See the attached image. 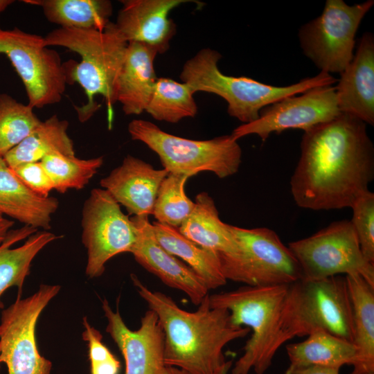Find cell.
I'll return each mask as SVG.
<instances>
[{
    "instance_id": "ffe728a7",
    "label": "cell",
    "mask_w": 374,
    "mask_h": 374,
    "mask_svg": "<svg viewBox=\"0 0 374 374\" xmlns=\"http://www.w3.org/2000/svg\"><path fill=\"white\" fill-rule=\"evenodd\" d=\"M157 53L139 42L128 43L116 83V99L125 115L145 111L157 80L154 62Z\"/></svg>"
},
{
    "instance_id": "7402d4cb",
    "label": "cell",
    "mask_w": 374,
    "mask_h": 374,
    "mask_svg": "<svg viewBox=\"0 0 374 374\" xmlns=\"http://www.w3.org/2000/svg\"><path fill=\"white\" fill-rule=\"evenodd\" d=\"M58 238L48 231H37L26 225L9 231L0 245V296L12 286L17 287L18 295H21L33 260L46 244Z\"/></svg>"
},
{
    "instance_id": "52a82bcc",
    "label": "cell",
    "mask_w": 374,
    "mask_h": 374,
    "mask_svg": "<svg viewBox=\"0 0 374 374\" xmlns=\"http://www.w3.org/2000/svg\"><path fill=\"white\" fill-rule=\"evenodd\" d=\"M127 130L132 140L145 143L159 156L169 173L190 177L211 172L222 179L235 174L241 163V148L231 134L208 140L188 139L168 134L143 119L132 120Z\"/></svg>"
},
{
    "instance_id": "484cf974",
    "label": "cell",
    "mask_w": 374,
    "mask_h": 374,
    "mask_svg": "<svg viewBox=\"0 0 374 374\" xmlns=\"http://www.w3.org/2000/svg\"><path fill=\"white\" fill-rule=\"evenodd\" d=\"M69 122L53 115L40 124L3 159L10 168L20 164L41 161L46 156L60 153L75 155L73 140L67 133Z\"/></svg>"
},
{
    "instance_id": "2e32d148",
    "label": "cell",
    "mask_w": 374,
    "mask_h": 374,
    "mask_svg": "<svg viewBox=\"0 0 374 374\" xmlns=\"http://www.w3.org/2000/svg\"><path fill=\"white\" fill-rule=\"evenodd\" d=\"M131 219L137 229V239L130 252L135 260L165 285L183 292L195 305H199L209 291L204 280L158 243L148 217L133 216Z\"/></svg>"
},
{
    "instance_id": "ba28073f",
    "label": "cell",
    "mask_w": 374,
    "mask_h": 374,
    "mask_svg": "<svg viewBox=\"0 0 374 374\" xmlns=\"http://www.w3.org/2000/svg\"><path fill=\"white\" fill-rule=\"evenodd\" d=\"M230 228L238 243L237 252L217 253L226 280L265 287L290 285L302 279L296 259L275 231L266 227Z\"/></svg>"
},
{
    "instance_id": "4dcf8cb0",
    "label": "cell",
    "mask_w": 374,
    "mask_h": 374,
    "mask_svg": "<svg viewBox=\"0 0 374 374\" xmlns=\"http://www.w3.org/2000/svg\"><path fill=\"white\" fill-rule=\"evenodd\" d=\"M41 122L29 105L0 93V157L24 140Z\"/></svg>"
},
{
    "instance_id": "8992f818",
    "label": "cell",
    "mask_w": 374,
    "mask_h": 374,
    "mask_svg": "<svg viewBox=\"0 0 374 374\" xmlns=\"http://www.w3.org/2000/svg\"><path fill=\"white\" fill-rule=\"evenodd\" d=\"M326 330L353 342L352 306L345 276L299 280L289 285L281 310L278 349L294 337Z\"/></svg>"
},
{
    "instance_id": "ac0fdd59",
    "label": "cell",
    "mask_w": 374,
    "mask_h": 374,
    "mask_svg": "<svg viewBox=\"0 0 374 374\" xmlns=\"http://www.w3.org/2000/svg\"><path fill=\"white\" fill-rule=\"evenodd\" d=\"M168 174L165 169H155L150 163L127 155L100 184L129 215L149 217L153 213L159 186Z\"/></svg>"
},
{
    "instance_id": "d4e9b609",
    "label": "cell",
    "mask_w": 374,
    "mask_h": 374,
    "mask_svg": "<svg viewBox=\"0 0 374 374\" xmlns=\"http://www.w3.org/2000/svg\"><path fill=\"white\" fill-rule=\"evenodd\" d=\"M290 366H319L340 368L344 365H355L357 348L353 342L326 330H317L301 342L287 344Z\"/></svg>"
},
{
    "instance_id": "30bf717a",
    "label": "cell",
    "mask_w": 374,
    "mask_h": 374,
    "mask_svg": "<svg viewBox=\"0 0 374 374\" xmlns=\"http://www.w3.org/2000/svg\"><path fill=\"white\" fill-rule=\"evenodd\" d=\"M287 247L299 265L303 280L359 274L374 287V265L363 256L350 220L335 221Z\"/></svg>"
},
{
    "instance_id": "74e56055",
    "label": "cell",
    "mask_w": 374,
    "mask_h": 374,
    "mask_svg": "<svg viewBox=\"0 0 374 374\" xmlns=\"http://www.w3.org/2000/svg\"><path fill=\"white\" fill-rule=\"evenodd\" d=\"M163 374H189V373L176 367L165 366Z\"/></svg>"
},
{
    "instance_id": "3957f363",
    "label": "cell",
    "mask_w": 374,
    "mask_h": 374,
    "mask_svg": "<svg viewBox=\"0 0 374 374\" xmlns=\"http://www.w3.org/2000/svg\"><path fill=\"white\" fill-rule=\"evenodd\" d=\"M44 43L48 47L66 48L80 56V62L63 63L67 83H78L87 96L85 104L74 107L79 121H87L100 109L95 97L101 96L111 121L116 103V83L128 45L114 23L110 21L103 31L59 27L44 37Z\"/></svg>"
},
{
    "instance_id": "44dd1931",
    "label": "cell",
    "mask_w": 374,
    "mask_h": 374,
    "mask_svg": "<svg viewBox=\"0 0 374 374\" xmlns=\"http://www.w3.org/2000/svg\"><path fill=\"white\" fill-rule=\"evenodd\" d=\"M59 201L31 191L0 157V213L37 229L48 231Z\"/></svg>"
},
{
    "instance_id": "836d02e7",
    "label": "cell",
    "mask_w": 374,
    "mask_h": 374,
    "mask_svg": "<svg viewBox=\"0 0 374 374\" xmlns=\"http://www.w3.org/2000/svg\"><path fill=\"white\" fill-rule=\"evenodd\" d=\"M82 339L88 344L91 374H119L121 362L103 344L101 333L83 318Z\"/></svg>"
},
{
    "instance_id": "7a4b0ae2",
    "label": "cell",
    "mask_w": 374,
    "mask_h": 374,
    "mask_svg": "<svg viewBox=\"0 0 374 374\" xmlns=\"http://www.w3.org/2000/svg\"><path fill=\"white\" fill-rule=\"evenodd\" d=\"M131 278L162 327L166 366L176 367L189 374H214L226 362L224 347L250 332L247 327L234 325L227 310L211 308L209 294L192 312L180 308L166 294L152 291L136 275L132 274Z\"/></svg>"
},
{
    "instance_id": "6da1fadb",
    "label": "cell",
    "mask_w": 374,
    "mask_h": 374,
    "mask_svg": "<svg viewBox=\"0 0 374 374\" xmlns=\"http://www.w3.org/2000/svg\"><path fill=\"white\" fill-rule=\"evenodd\" d=\"M374 178V146L360 119L341 113L304 132L290 179L298 206L313 210L351 207Z\"/></svg>"
},
{
    "instance_id": "60d3db41",
    "label": "cell",
    "mask_w": 374,
    "mask_h": 374,
    "mask_svg": "<svg viewBox=\"0 0 374 374\" xmlns=\"http://www.w3.org/2000/svg\"><path fill=\"white\" fill-rule=\"evenodd\" d=\"M0 364H1V362H0Z\"/></svg>"
},
{
    "instance_id": "9a60e30c",
    "label": "cell",
    "mask_w": 374,
    "mask_h": 374,
    "mask_svg": "<svg viewBox=\"0 0 374 374\" xmlns=\"http://www.w3.org/2000/svg\"><path fill=\"white\" fill-rule=\"evenodd\" d=\"M107 320L106 332L118 346L125 362V374H163L164 334L157 314L148 310L136 330L124 323L117 309L114 312L108 301H102Z\"/></svg>"
},
{
    "instance_id": "9c48e42d",
    "label": "cell",
    "mask_w": 374,
    "mask_h": 374,
    "mask_svg": "<svg viewBox=\"0 0 374 374\" xmlns=\"http://www.w3.org/2000/svg\"><path fill=\"white\" fill-rule=\"evenodd\" d=\"M373 5V0L353 6L343 0H327L321 15L299 28L303 54L321 71L341 73L353 57L361 21Z\"/></svg>"
},
{
    "instance_id": "e0dca14e",
    "label": "cell",
    "mask_w": 374,
    "mask_h": 374,
    "mask_svg": "<svg viewBox=\"0 0 374 374\" xmlns=\"http://www.w3.org/2000/svg\"><path fill=\"white\" fill-rule=\"evenodd\" d=\"M114 23L128 42L143 44L157 54L165 53L176 33V25L168 18L169 12L192 0H123Z\"/></svg>"
},
{
    "instance_id": "4316f807",
    "label": "cell",
    "mask_w": 374,
    "mask_h": 374,
    "mask_svg": "<svg viewBox=\"0 0 374 374\" xmlns=\"http://www.w3.org/2000/svg\"><path fill=\"white\" fill-rule=\"evenodd\" d=\"M154 237L158 243L170 254L181 258L204 280L208 290L224 285L217 253L207 250L180 233L178 228L154 222Z\"/></svg>"
},
{
    "instance_id": "7c38bea8",
    "label": "cell",
    "mask_w": 374,
    "mask_h": 374,
    "mask_svg": "<svg viewBox=\"0 0 374 374\" xmlns=\"http://www.w3.org/2000/svg\"><path fill=\"white\" fill-rule=\"evenodd\" d=\"M60 286L42 285L33 295L16 301L1 312L0 362L8 374H51L52 362L42 356L37 346L38 318L59 292Z\"/></svg>"
},
{
    "instance_id": "5bb4252c",
    "label": "cell",
    "mask_w": 374,
    "mask_h": 374,
    "mask_svg": "<svg viewBox=\"0 0 374 374\" xmlns=\"http://www.w3.org/2000/svg\"><path fill=\"white\" fill-rule=\"evenodd\" d=\"M340 114L335 86H320L266 106L260 110L256 121L237 127L231 135L238 141L243 136L256 134L265 141L271 133L280 134L289 129H301L305 132L335 118Z\"/></svg>"
},
{
    "instance_id": "f35d334b",
    "label": "cell",
    "mask_w": 374,
    "mask_h": 374,
    "mask_svg": "<svg viewBox=\"0 0 374 374\" xmlns=\"http://www.w3.org/2000/svg\"><path fill=\"white\" fill-rule=\"evenodd\" d=\"M233 361L229 360L225 362V364L219 368L214 374H228L230 369L232 368Z\"/></svg>"
},
{
    "instance_id": "83f0119b",
    "label": "cell",
    "mask_w": 374,
    "mask_h": 374,
    "mask_svg": "<svg viewBox=\"0 0 374 374\" xmlns=\"http://www.w3.org/2000/svg\"><path fill=\"white\" fill-rule=\"evenodd\" d=\"M42 8L46 19L60 28L103 31L110 23L109 0H24Z\"/></svg>"
},
{
    "instance_id": "d590c367",
    "label": "cell",
    "mask_w": 374,
    "mask_h": 374,
    "mask_svg": "<svg viewBox=\"0 0 374 374\" xmlns=\"http://www.w3.org/2000/svg\"><path fill=\"white\" fill-rule=\"evenodd\" d=\"M339 369L319 366H310L304 367H292L285 371V374H339Z\"/></svg>"
},
{
    "instance_id": "8fae6325",
    "label": "cell",
    "mask_w": 374,
    "mask_h": 374,
    "mask_svg": "<svg viewBox=\"0 0 374 374\" xmlns=\"http://www.w3.org/2000/svg\"><path fill=\"white\" fill-rule=\"evenodd\" d=\"M0 54L6 55L20 77L31 107L60 102L66 77L59 53L46 46L44 37L15 27L0 28Z\"/></svg>"
},
{
    "instance_id": "f1b7e54d",
    "label": "cell",
    "mask_w": 374,
    "mask_h": 374,
    "mask_svg": "<svg viewBox=\"0 0 374 374\" xmlns=\"http://www.w3.org/2000/svg\"><path fill=\"white\" fill-rule=\"evenodd\" d=\"M194 93L184 82L167 78H157L145 112L157 121L171 123L194 117L197 112Z\"/></svg>"
},
{
    "instance_id": "cb8c5ba5",
    "label": "cell",
    "mask_w": 374,
    "mask_h": 374,
    "mask_svg": "<svg viewBox=\"0 0 374 374\" xmlns=\"http://www.w3.org/2000/svg\"><path fill=\"white\" fill-rule=\"evenodd\" d=\"M178 229L207 250L223 254H233L238 251L230 224L220 219L215 203L206 192L197 195L193 211Z\"/></svg>"
},
{
    "instance_id": "277c9868",
    "label": "cell",
    "mask_w": 374,
    "mask_h": 374,
    "mask_svg": "<svg viewBox=\"0 0 374 374\" xmlns=\"http://www.w3.org/2000/svg\"><path fill=\"white\" fill-rule=\"evenodd\" d=\"M221 57V54L215 50L201 49L185 62L180 79L194 93H214L224 99L228 103V114L243 124L256 121L260 110L266 106L314 87L332 85L337 81L330 74L320 71L317 75L288 86L267 84L244 76L223 74L217 66Z\"/></svg>"
},
{
    "instance_id": "5b68a950",
    "label": "cell",
    "mask_w": 374,
    "mask_h": 374,
    "mask_svg": "<svg viewBox=\"0 0 374 374\" xmlns=\"http://www.w3.org/2000/svg\"><path fill=\"white\" fill-rule=\"evenodd\" d=\"M289 285L254 287L209 295L213 308H224L231 322L251 330L243 347V355L235 362L231 374H264L278 350L276 346L281 310Z\"/></svg>"
},
{
    "instance_id": "4fadbf2b",
    "label": "cell",
    "mask_w": 374,
    "mask_h": 374,
    "mask_svg": "<svg viewBox=\"0 0 374 374\" xmlns=\"http://www.w3.org/2000/svg\"><path fill=\"white\" fill-rule=\"evenodd\" d=\"M82 241L87 251L86 274L100 276L112 257L130 253L137 239L136 227L120 204L103 188H93L82 212Z\"/></svg>"
},
{
    "instance_id": "8d00e7d4",
    "label": "cell",
    "mask_w": 374,
    "mask_h": 374,
    "mask_svg": "<svg viewBox=\"0 0 374 374\" xmlns=\"http://www.w3.org/2000/svg\"><path fill=\"white\" fill-rule=\"evenodd\" d=\"M14 222L8 220L0 213V245L6 239L10 229L13 226Z\"/></svg>"
},
{
    "instance_id": "e575fe53",
    "label": "cell",
    "mask_w": 374,
    "mask_h": 374,
    "mask_svg": "<svg viewBox=\"0 0 374 374\" xmlns=\"http://www.w3.org/2000/svg\"><path fill=\"white\" fill-rule=\"evenodd\" d=\"M11 169L26 187L40 197H49L50 192L54 189L53 181L41 161L22 163Z\"/></svg>"
},
{
    "instance_id": "1f68e13d",
    "label": "cell",
    "mask_w": 374,
    "mask_h": 374,
    "mask_svg": "<svg viewBox=\"0 0 374 374\" xmlns=\"http://www.w3.org/2000/svg\"><path fill=\"white\" fill-rule=\"evenodd\" d=\"M190 177L169 173L162 181L157 192L152 215L156 222L179 228L195 206L186 195L184 186Z\"/></svg>"
},
{
    "instance_id": "ab89813d",
    "label": "cell",
    "mask_w": 374,
    "mask_h": 374,
    "mask_svg": "<svg viewBox=\"0 0 374 374\" xmlns=\"http://www.w3.org/2000/svg\"><path fill=\"white\" fill-rule=\"evenodd\" d=\"M368 374H374V373H368Z\"/></svg>"
},
{
    "instance_id": "d6986e66",
    "label": "cell",
    "mask_w": 374,
    "mask_h": 374,
    "mask_svg": "<svg viewBox=\"0 0 374 374\" xmlns=\"http://www.w3.org/2000/svg\"><path fill=\"white\" fill-rule=\"evenodd\" d=\"M336 87L339 109L374 125V36L364 33L353 57L340 73Z\"/></svg>"
},
{
    "instance_id": "d6a6232c",
    "label": "cell",
    "mask_w": 374,
    "mask_h": 374,
    "mask_svg": "<svg viewBox=\"0 0 374 374\" xmlns=\"http://www.w3.org/2000/svg\"><path fill=\"white\" fill-rule=\"evenodd\" d=\"M350 222L364 258L374 265V193L369 190L361 195L350 207Z\"/></svg>"
},
{
    "instance_id": "f546056e",
    "label": "cell",
    "mask_w": 374,
    "mask_h": 374,
    "mask_svg": "<svg viewBox=\"0 0 374 374\" xmlns=\"http://www.w3.org/2000/svg\"><path fill=\"white\" fill-rule=\"evenodd\" d=\"M103 161V157L83 159L75 155L53 153L46 156L41 163L51 179L54 189L65 193L70 189L83 188Z\"/></svg>"
},
{
    "instance_id": "603a6c76",
    "label": "cell",
    "mask_w": 374,
    "mask_h": 374,
    "mask_svg": "<svg viewBox=\"0 0 374 374\" xmlns=\"http://www.w3.org/2000/svg\"><path fill=\"white\" fill-rule=\"evenodd\" d=\"M352 306L357 359L350 374L374 373V287L359 274L345 276Z\"/></svg>"
}]
</instances>
